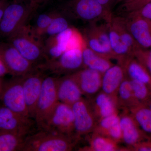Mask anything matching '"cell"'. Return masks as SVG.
Returning a JSON list of instances; mask_svg holds the SVG:
<instances>
[{"mask_svg": "<svg viewBox=\"0 0 151 151\" xmlns=\"http://www.w3.org/2000/svg\"><path fill=\"white\" fill-rule=\"evenodd\" d=\"M80 138L44 129L27 136L22 151H69L76 145Z\"/></svg>", "mask_w": 151, "mask_h": 151, "instance_id": "cell-1", "label": "cell"}, {"mask_svg": "<svg viewBox=\"0 0 151 151\" xmlns=\"http://www.w3.org/2000/svg\"><path fill=\"white\" fill-rule=\"evenodd\" d=\"M7 40L8 42L36 66L37 63L45 59L44 44L28 26L24 25Z\"/></svg>", "mask_w": 151, "mask_h": 151, "instance_id": "cell-2", "label": "cell"}, {"mask_svg": "<svg viewBox=\"0 0 151 151\" xmlns=\"http://www.w3.org/2000/svg\"><path fill=\"white\" fill-rule=\"evenodd\" d=\"M63 11L73 18L91 23L104 20L108 22L112 12L97 0H69L64 4Z\"/></svg>", "mask_w": 151, "mask_h": 151, "instance_id": "cell-3", "label": "cell"}, {"mask_svg": "<svg viewBox=\"0 0 151 151\" xmlns=\"http://www.w3.org/2000/svg\"><path fill=\"white\" fill-rule=\"evenodd\" d=\"M57 77H45L38 99L34 119L40 129L44 127L55 105L59 102L57 95Z\"/></svg>", "mask_w": 151, "mask_h": 151, "instance_id": "cell-4", "label": "cell"}, {"mask_svg": "<svg viewBox=\"0 0 151 151\" xmlns=\"http://www.w3.org/2000/svg\"><path fill=\"white\" fill-rule=\"evenodd\" d=\"M0 100L12 111L30 117L25 100L22 76H13L6 81L0 78Z\"/></svg>", "mask_w": 151, "mask_h": 151, "instance_id": "cell-5", "label": "cell"}, {"mask_svg": "<svg viewBox=\"0 0 151 151\" xmlns=\"http://www.w3.org/2000/svg\"><path fill=\"white\" fill-rule=\"evenodd\" d=\"M82 49H68L58 58L51 61H45L37 65L36 68L57 74L68 75L75 73L84 68Z\"/></svg>", "mask_w": 151, "mask_h": 151, "instance_id": "cell-6", "label": "cell"}, {"mask_svg": "<svg viewBox=\"0 0 151 151\" xmlns=\"http://www.w3.org/2000/svg\"><path fill=\"white\" fill-rule=\"evenodd\" d=\"M97 23H89L84 30L82 34L86 45L100 55L110 59H115L111 48L108 23L101 24Z\"/></svg>", "mask_w": 151, "mask_h": 151, "instance_id": "cell-7", "label": "cell"}, {"mask_svg": "<svg viewBox=\"0 0 151 151\" xmlns=\"http://www.w3.org/2000/svg\"><path fill=\"white\" fill-rule=\"evenodd\" d=\"M31 14L29 5L23 2L9 4L0 22V35L8 38L25 25Z\"/></svg>", "mask_w": 151, "mask_h": 151, "instance_id": "cell-8", "label": "cell"}, {"mask_svg": "<svg viewBox=\"0 0 151 151\" xmlns=\"http://www.w3.org/2000/svg\"><path fill=\"white\" fill-rule=\"evenodd\" d=\"M42 129L68 136L76 135L72 106L58 102Z\"/></svg>", "mask_w": 151, "mask_h": 151, "instance_id": "cell-9", "label": "cell"}, {"mask_svg": "<svg viewBox=\"0 0 151 151\" xmlns=\"http://www.w3.org/2000/svg\"><path fill=\"white\" fill-rule=\"evenodd\" d=\"M0 59L13 76H24L36 68L9 42L0 43Z\"/></svg>", "mask_w": 151, "mask_h": 151, "instance_id": "cell-10", "label": "cell"}, {"mask_svg": "<svg viewBox=\"0 0 151 151\" xmlns=\"http://www.w3.org/2000/svg\"><path fill=\"white\" fill-rule=\"evenodd\" d=\"M71 106L74 116L75 134L81 138L93 132L97 120L89 100L82 98Z\"/></svg>", "mask_w": 151, "mask_h": 151, "instance_id": "cell-11", "label": "cell"}, {"mask_svg": "<svg viewBox=\"0 0 151 151\" xmlns=\"http://www.w3.org/2000/svg\"><path fill=\"white\" fill-rule=\"evenodd\" d=\"M34 124L30 117L16 113L5 106L0 107V130L27 137L30 133Z\"/></svg>", "mask_w": 151, "mask_h": 151, "instance_id": "cell-12", "label": "cell"}, {"mask_svg": "<svg viewBox=\"0 0 151 151\" xmlns=\"http://www.w3.org/2000/svg\"><path fill=\"white\" fill-rule=\"evenodd\" d=\"M44 77L37 68L33 71L22 76L25 100L31 118H34Z\"/></svg>", "mask_w": 151, "mask_h": 151, "instance_id": "cell-13", "label": "cell"}, {"mask_svg": "<svg viewBox=\"0 0 151 151\" xmlns=\"http://www.w3.org/2000/svg\"><path fill=\"white\" fill-rule=\"evenodd\" d=\"M125 24L138 45L145 49L151 48V21L142 17L126 14Z\"/></svg>", "mask_w": 151, "mask_h": 151, "instance_id": "cell-14", "label": "cell"}, {"mask_svg": "<svg viewBox=\"0 0 151 151\" xmlns=\"http://www.w3.org/2000/svg\"><path fill=\"white\" fill-rule=\"evenodd\" d=\"M71 74L86 99H91L101 91L103 74L100 72L83 68Z\"/></svg>", "mask_w": 151, "mask_h": 151, "instance_id": "cell-15", "label": "cell"}, {"mask_svg": "<svg viewBox=\"0 0 151 151\" xmlns=\"http://www.w3.org/2000/svg\"><path fill=\"white\" fill-rule=\"evenodd\" d=\"M119 116L122 142L131 147L142 142L145 133L141 129L129 110H123Z\"/></svg>", "mask_w": 151, "mask_h": 151, "instance_id": "cell-16", "label": "cell"}, {"mask_svg": "<svg viewBox=\"0 0 151 151\" xmlns=\"http://www.w3.org/2000/svg\"><path fill=\"white\" fill-rule=\"evenodd\" d=\"M57 95L59 102L71 106L83 98L79 86L71 74L58 78Z\"/></svg>", "mask_w": 151, "mask_h": 151, "instance_id": "cell-17", "label": "cell"}, {"mask_svg": "<svg viewBox=\"0 0 151 151\" xmlns=\"http://www.w3.org/2000/svg\"><path fill=\"white\" fill-rule=\"evenodd\" d=\"M88 100L97 121L118 113L117 100L101 90Z\"/></svg>", "mask_w": 151, "mask_h": 151, "instance_id": "cell-18", "label": "cell"}, {"mask_svg": "<svg viewBox=\"0 0 151 151\" xmlns=\"http://www.w3.org/2000/svg\"><path fill=\"white\" fill-rule=\"evenodd\" d=\"M124 67L120 64L113 65L103 74L101 91L116 99L119 86L126 78Z\"/></svg>", "mask_w": 151, "mask_h": 151, "instance_id": "cell-19", "label": "cell"}, {"mask_svg": "<svg viewBox=\"0 0 151 151\" xmlns=\"http://www.w3.org/2000/svg\"><path fill=\"white\" fill-rule=\"evenodd\" d=\"M93 132L110 138L116 142H122V130L118 113L97 121Z\"/></svg>", "mask_w": 151, "mask_h": 151, "instance_id": "cell-20", "label": "cell"}, {"mask_svg": "<svg viewBox=\"0 0 151 151\" xmlns=\"http://www.w3.org/2000/svg\"><path fill=\"white\" fill-rule=\"evenodd\" d=\"M84 68L96 70L103 74L114 65L111 59L97 54L86 45L84 40L82 49Z\"/></svg>", "mask_w": 151, "mask_h": 151, "instance_id": "cell-21", "label": "cell"}, {"mask_svg": "<svg viewBox=\"0 0 151 151\" xmlns=\"http://www.w3.org/2000/svg\"><path fill=\"white\" fill-rule=\"evenodd\" d=\"M121 65L124 67L127 78L144 83L151 90V75L145 66L134 57L128 58Z\"/></svg>", "mask_w": 151, "mask_h": 151, "instance_id": "cell-22", "label": "cell"}, {"mask_svg": "<svg viewBox=\"0 0 151 151\" xmlns=\"http://www.w3.org/2000/svg\"><path fill=\"white\" fill-rule=\"evenodd\" d=\"M89 146L83 148V151H130L129 147H120L119 143L110 138L92 132L88 139Z\"/></svg>", "mask_w": 151, "mask_h": 151, "instance_id": "cell-23", "label": "cell"}, {"mask_svg": "<svg viewBox=\"0 0 151 151\" xmlns=\"http://www.w3.org/2000/svg\"><path fill=\"white\" fill-rule=\"evenodd\" d=\"M116 99L119 109L129 110L138 106L134 97L129 79L127 77L119 86Z\"/></svg>", "mask_w": 151, "mask_h": 151, "instance_id": "cell-24", "label": "cell"}, {"mask_svg": "<svg viewBox=\"0 0 151 151\" xmlns=\"http://www.w3.org/2000/svg\"><path fill=\"white\" fill-rule=\"evenodd\" d=\"M26 137L14 132L0 130V151H22Z\"/></svg>", "mask_w": 151, "mask_h": 151, "instance_id": "cell-25", "label": "cell"}, {"mask_svg": "<svg viewBox=\"0 0 151 151\" xmlns=\"http://www.w3.org/2000/svg\"><path fill=\"white\" fill-rule=\"evenodd\" d=\"M129 111L141 129L151 134V109L144 105H138Z\"/></svg>", "mask_w": 151, "mask_h": 151, "instance_id": "cell-26", "label": "cell"}, {"mask_svg": "<svg viewBox=\"0 0 151 151\" xmlns=\"http://www.w3.org/2000/svg\"><path fill=\"white\" fill-rule=\"evenodd\" d=\"M132 91L138 105L147 104L150 100V89L146 84L135 80L130 79Z\"/></svg>", "mask_w": 151, "mask_h": 151, "instance_id": "cell-27", "label": "cell"}, {"mask_svg": "<svg viewBox=\"0 0 151 151\" xmlns=\"http://www.w3.org/2000/svg\"><path fill=\"white\" fill-rule=\"evenodd\" d=\"M70 27L67 19L57 12L55 16L45 31L44 35L52 36L62 32Z\"/></svg>", "mask_w": 151, "mask_h": 151, "instance_id": "cell-28", "label": "cell"}, {"mask_svg": "<svg viewBox=\"0 0 151 151\" xmlns=\"http://www.w3.org/2000/svg\"><path fill=\"white\" fill-rule=\"evenodd\" d=\"M56 12L53 11L40 15L37 20L35 27L32 28L33 31L36 35L40 37L44 35Z\"/></svg>", "mask_w": 151, "mask_h": 151, "instance_id": "cell-29", "label": "cell"}, {"mask_svg": "<svg viewBox=\"0 0 151 151\" xmlns=\"http://www.w3.org/2000/svg\"><path fill=\"white\" fill-rule=\"evenodd\" d=\"M151 2V0H130L120 5L119 12L126 14L140 9L143 6Z\"/></svg>", "mask_w": 151, "mask_h": 151, "instance_id": "cell-30", "label": "cell"}, {"mask_svg": "<svg viewBox=\"0 0 151 151\" xmlns=\"http://www.w3.org/2000/svg\"><path fill=\"white\" fill-rule=\"evenodd\" d=\"M134 56L145 66L151 75V48L145 49L139 47L135 51Z\"/></svg>", "mask_w": 151, "mask_h": 151, "instance_id": "cell-31", "label": "cell"}, {"mask_svg": "<svg viewBox=\"0 0 151 151\" xmlns=\"http://www.w3.org/2000/svg\"><path fill=\"white\" fill-rule=\"evenodd\" d=\"M126 14L140 17L151 21V2L143 6L140 9Z\"/></svg>", "mask_w": 151, "mask_h": 151, "instance_id": "cell-32", "label": "cell"}, {"mask_svg": "<svg viewBox=\"0 0 151 151\" xmlns=\"http://www.w3.org/2000/svg\"><path fill=\"white\" fill-rule=\"evenodd\" d=\"M131 150L151 151V142H141L130 147Z\"/></svg>", "mask_w": 151, "mask_h": 151, "instance_id": "cell-33", "label": "cell"}, {"mask_svg": "<svg viewBox=\"0 0 151 151\" xmlns=\"http://www.w3.org/2000/svg\"><path fill=\"white\" fill-rule=\"evenodd\" d=\"M47 0H29V5L32 13L36 10L39 7Z\"/></svg>", "mask_w": 151, "mask_h": 151, "instance_id": "cell-34", "label": "cell"}, {"mask_svg": "<svg viewBox=\"0 0 151 151\" xmlns=\"http://www.w3.org/2000/svg\"><path fill=\"white\" fill-rule=\"evenodd\" d=\"M9 4L8 0H0V22L4 16L6 8Z\"/></svg>", "mask_w": 151, "mask_h": 151, "instance_id": "cell-35", "label": "cell"}, {"mask_svg": "<svg viewBox=\"0 0 151 151\" xmlns=\"http://www.w3.org/2000/svg\"><path fill=\"white\" fill-rule=\"evenodd\" d=\"M101 4L109 10L111 11L112 6L115 4L116 0H97Z\"/></svg>", "mask_w": 151, "mask_h": 151, "instance_id": "cell-36", "label": "cell"}, {"mask_svg": "<svg viewBox=\"0 0 151 151\" xmlns=\"http://www.w3.org/2000/svg\"><path fill=\"white\" fill-rule=\"evenodd\" d=\"M7 73H9L8 71L2 61L0 59V78H2Z\"/></svg>", "mask_w": 151, "mask_h": 151, "instance_id": "cell-37", "label": "cell"}, {"mask_svg": "<svg viewBox=\"0 0 151 151\" xmlns=\"http://www.w3.org/2000/svg\"><path fill=\"white\" fill-rule=\"evenodd\" d=\"M129 1L130 0H116L115 4L117 5L118 4H119L121 5L122 4L127 2Z\"/></svg>", "mask_w": 151, "mask_h": 151, "instance_id": "cell-38", "label": "cell"}, {"mask_svg": "<svg viewBox=\"0 0 151 151\" xmlns=\"http://www.w3.org/2000/svg\"><path fill=\"white\" fill-rule=\"evenodd\" d=\"M147 105H148L147 107L151 109V100H150L148 103H147Z\"/></svg>", "mask_w": 151, "mask_h": 151, "instance_id": "cell-39", "label": "cell"}, {"mask_svg": "<svg viewBox=\"0 0 151 151\" xmlns=\"http://www.w3.org/2000/svg\"><path fill=\"white\" fill-rule=\"evenodd\" d=\"M14 1L17 2H23L25 0H13Z\"/></svg>", "mask_w": 151, "mask_h": 151, "instance_id": "cell-40", "label": "cell"}]
</instances>
